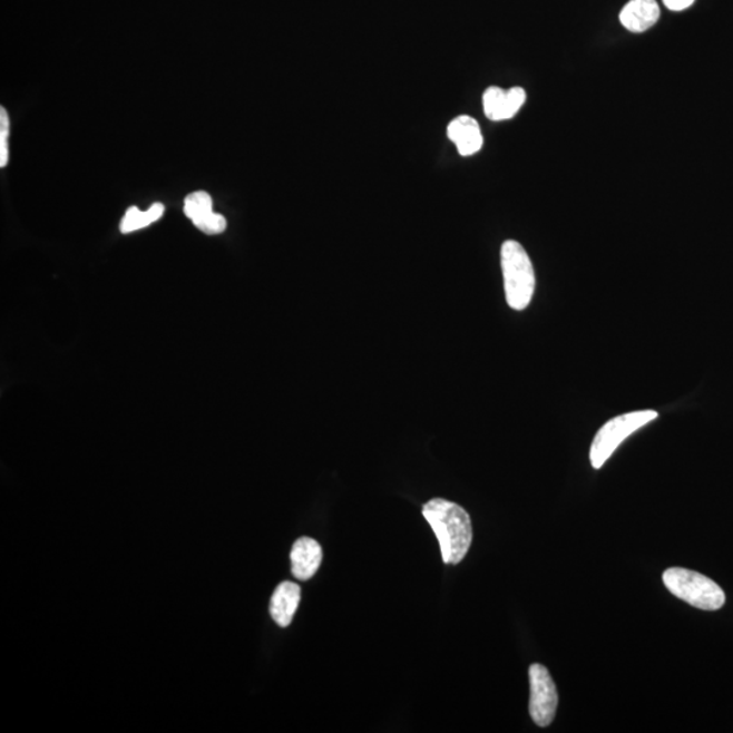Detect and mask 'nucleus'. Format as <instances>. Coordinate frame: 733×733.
<instances>
[{"label":"nucleus","mask_w":733,"mask_h":733,"mask_svg":"<svg viewBox=\"0 0 733 733\" xmlns=\"http://www.w3.org/2000/svg\"><path fill=\"white\" fill-rule=\"evenodd\" d=\"M422 515L438 537L447 565L463 560L473 540V526L461 506L446 499H432L422 507Z\"/></svg>","instance_id":"nucleus-1"},{"label":"nucleus","mask_w":733,"mask_h":733,"mask_svg":"<svg viewBox=\"0 0 733 733\" xmlns=\"http://www.w3.org/2000/svg\"><path fill=\"white\" fill-rule=\"evenodd\" d=\"M501 271L508 306L524 312L536 291V273L525 247L517 241H506L501 246Z\"/></svg>","instance_id":"nucleus-2"},{"label":"nucleus","mask_w":733,"mask_h":733,"mask_svg":"<svg viewBox=\"0 0 733 733\" xmlns=\"http://www.w3.org/2000/svg\"><path fill=\"white\" fill-rule=\"evenodd\" d=\"M663 583L676 598L700 610L716 612L725 604L722 587L698 571L670 568L663 574Z\"/></svg>","instance_id":"nucleus-3"},{"label":"nucleus","mask_w":733,"mask_h":733,"mask_svg":"<svg viewBox=\"0 0 733 733\" xmlns=\"http://www.w3.org/2000/svg\"><path fill=\"white\" fill-rule=\"evenodd\" d=\"M655 410H637V412L625 413L608 420L604 427L596 432L593 440L589 459L593 468L598 470L613 456L618 446L651 421L657 419Z\"/></svg>","instance_id":"nucleus-4"},{"label":"nucleus","mask_w":733,"mask_h":733,"mask_svg":"<svg viewBox=\"0 0 733 733\" xmlns=\"http://www.w3.org/2000/svg\"><path fill=\"white\" fill-rule=\"evenodd\" d=\"M530 675V714L538 726H549L556 717L558 693L549 674L543 664H532Z\"/></svg>","instance_id":"nucleus-5"},{"label":"nucleus","mask_w":733,"mask_h":733,"mask_svg":"<svg viewBox=\"0 0 733 733\" xmlns=\"http://www.w3.org/2000/svg\"><path fill=\"white\" fill-rule=\"evenodd\" d=\"M213 197L207 192L197 190L186 196L184 202V214L194 225L207 235H217L226 232V217L215 214L213 209Z\"/></svg>","instance_id":"nucleus-6"},{"label":"nucleus","mask_w":733,"mask_h":733,"mask_svg":"<svg viewBox=\"0 0 733 733\" xmlns=\"http://www.w3.org/2000/svg\"><path fill=\"white\" fill-rule=\"evenodd\" d=\"M526 102V91L521 87L502 90L501 87H489L483 92V111L489 120L505 121L512 119Z\"/></svg>","instance_id":"nucleus-7"},{"label":"nucleus","mask_w":733,"mask_h":733,"mask_svg":"<svg viewBox=\"0 0 733 733\" xmlns=\"http://www.w3.org/2000/svg\"><path fill=\"white\" fill-rule=\"evenodd\" d=\"M322 558L324 555L321 545L315 539L309 537L297 539L291 550L292 575L297 580L312 579L321 567Z\"/></svg>","instance_id":"nucleus-8"},{"label":"nucleus","mask_w":733,"mask_h":733,"mask_svg":"<svg viewBox=\"0 0 733 733\" xmlns=\"http://www.w3.org/2000/svg\"><path fill=\"white\" fill-rule=\"evenodd\" d=\"M447 136L457 146L462 157H470L481 150L483 138L477 120L470 116H459L447 128Z\"/></svg>","instance_id":"nucleus-9"},{"label":"nucleus","mask_w":733,"mask_h":733,"mask_svg":"<svg viewBox=\"0 0 733 733\" xmlns=\"http://www.w3.org/2000/svg\"><path fill=\"white\" fill-rule=\"evenodd\" d=\"M661 9L656 0H631L620 11V23L633 33H643L658 21Z\"/></svg>","instance_id":"nucleus-10"},{"label":"nucleus","mask_w":733,"mask_h":733,"mask_svg":"<svg viewBox=\"0 0 733 733\" xmlns=\"http://www.w3.org/2000/svg\"><path fill=\"white\" fill-rule=\"evenodd\" d=\"M301 604V587L296 583L278 584L271 599V615L278 626L287 627Z\"/></svg>","instance_id":"nucleus-11"},{"label":"nucleus","mask_w":733,"mask_h":733,"mask_svg":"<svg viewBox=\"0 0 733 733\" xmlns=\"http://www.w3.org/2000/svg\"><path fill=\"white\" fill-rule=\"evenodd\" d=\"M165 213L164 204L155 203L150 209L140 211L138 207L128 208L120 223V232L129 234L138 232V229L153 225L163 217Z\"/></svg>","instance_id":"nucleus-12"},{"label":"nucleus","mask_w":733,"mask_h":733,"mask_svg":"<svg viewBox=\"0 0 733 733\" xmlns=\"http://www.w3.org/2000/svg\"><path fill=\"white\" fill-rule=\"evenodd\" d=\"M10 119L8 110L0 108V167L9 164Z\"/></svg>","instance_id":"nucleus-13"},{"label":"nucleus","mask_w":733,"mask_h":733,"mask_svg":"<svg viewBox=\"0 0 733 733\" xmlns=\"http://www.w3.org/2000/svg\"><path fill=\"white\" fill-rule=\"evenodd\" d=\"M695 0H663L668 10L682 11L691 8Z\"/></svg>","instance_id":"nucleus-14"}]
</instances>
